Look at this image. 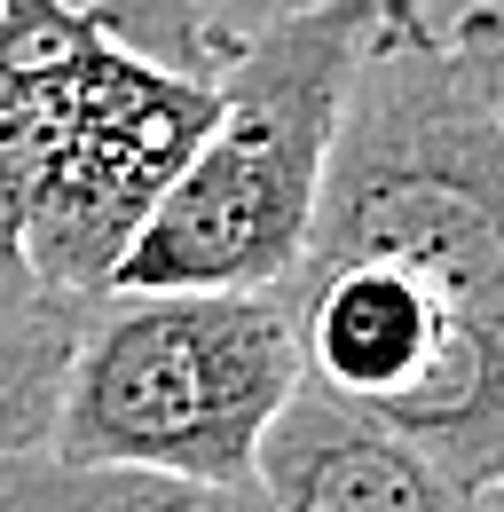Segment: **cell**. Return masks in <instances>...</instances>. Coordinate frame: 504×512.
<instances>
[{"label": "cell", "mask_w": 504, "mask_h": 512, "mask_svg": "<svg viewBox=\"0 0 504 512\" xmlns=\"http://www.w3.org/2000/svg\"><path fill=\"white\" fill-rule=\"evenodd\" d=\"M300 394L473 489L504 465V16L378 0L300 260L276 284Z\"/></svg>", "instance_id": "1"}, {"label": "cell", "mask_w": 504, "mask_h": 512, "mask_svg": "<svg viewBox=\"0 0 504 512\" xmlns=\"http://www.w3.org/2000/svg\"><path fill=\"white\" fill-rule=\"evenodd\" d=\"M378 0H300L237 24L213 127L111 268V292H276L300 260L347 71Z\"/></svg>", "instance_id": "2"}, {"label": "cell", "mask_w": 504, "mask_h": 512, "mask_svg": "<svg viewBox=\"0 0 504 512\" xmlns=\"http://www.w3.org/2000/svg\"><path fill=\"white\" fill-rule=\"evenodd\" d=\"M292 394L300 355L276 292H95L40 457L245 489Z\"/></svg>", "instance_id": "3"}, {"label": "cell", "mask_w": 504, "mask_h": 512, "mask_svg": "<svg viewBox=\"0 0 504 512\" xmlns=\"http://www.w3.org/2000/svg\"><path fill=\"white\" fill-rule=\"evenodd\" d=\"M213 111H221V95L205 71H174L142 48H103V64L87 71V87L63 119L56 158L8 213L24 276L63 300L111 292V268L158 213V197L174 190Z\"/></svg>", "instance_id": "4"}, {"label": "cell", "mask_w": 504, "mask_h": 512, "mask_svg": "<svg viewBox=\"0 0 504 512\" xmlns=\"http://www.w3.org/2000/svg\"><path fill=\"white\" fill-rule=\"evenodd\" d=\"M252 489L268 512H497V489L457 481L449 465L339 418L315 394H292L260 434Z\"/></svg>", "instance_id": "5"}, {"label": "cell", "mask_w": 504, "mask_h": 512, "mask_svg": "<svg viewBox=\"0 0 504 512\" xmlns=\"http://www.w3.org/2000/svg\"><path fill=\"white\" fill-rule=\"evenodd\" d=\"M0 512H268L260 489H213L174 473L126 465H56V457H0Z\"/></svg>", "instance_id": "6"}, {"label": "cell", "mask_w": 504, "mask_h": 512, "mask_svg": "<svg viewBox=\"0 0 504 512\" xmlns=\"http://www.w3.org/2000/svg\"><path fill=\"white\" fill-rule=\"evenodd\" d=\"M87 300L32 292L24 308L0 316V457H40L56 426V386L71 363V331Z\"/></svg>", "instance_id": "7"}, {"label": "cell", "mask_w": 504, "mask_h": 512, "mask_svg": "<svg viewBox=\"0 0 504 512\" xmlns=\"http://www.w3.org/2000/svg\"><path fill=\"white\" fill-rule=\"evenodd\" d=\"M32 292H40V284L24 276V260H16V237H8V213H0V316H8V308H24Z\"/></svg>", "instance_id": "8"}]
</instances>
